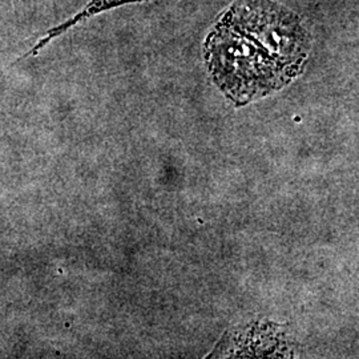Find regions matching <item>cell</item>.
I'll return each instance as SVG.
<instances>
[{"instance_id":"1","label":"cell","mask_w":359,"mask_h":359,"mask_svg":"<svg viewBox=\"0 0 359 359\" xmlns=\"http://www.w3.org/2000/svg\"><path fill=\"white\" fill-rule=\"evenodd\" d=\"M311 36L301 19L273 0H234L204 44L218 88L236 105L281 90L302 74Z\"/></svg>"},{"instance_id":"2","label":"cell","mask_w":359,"mask_h":359,"mask_svg":"<svg viewBox=\"0 0 359 359\" xmlns=\"http://www.w3.org/2000/svg\"><path fill=\"white\" fill-rule=\"evenodd\" d=\"M139 1H148V0H90V3L80 11L76 13L74 18L68 19L65 23H62L60 26L55 27L51 28L47 35L43 39H40L38 41V44L28 52V55H32V56H36L40 50H43L52 39L57 38L60 35H63L65 32H67L71 27L76 26L79 23L90 19L92 16L97 15V13H104V11H108V10H112L116 7H121L124 4H129V3H139Z\"/></svg>"}]
</instances>
